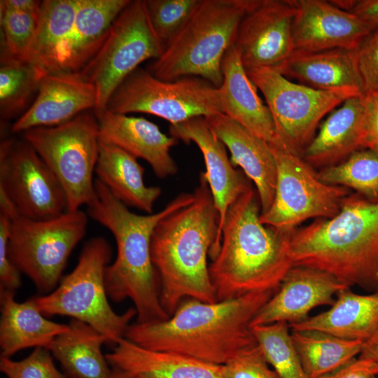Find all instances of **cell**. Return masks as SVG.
I'll use <instances>...</instances> for the list:
<instances>
[{
	"label": "cell",
	"instance_id": "obj_8",
	"mask_svg": "<svg viewBox=\"0 0 378 378\" xmlns=\"http://www.w3.org/2000/svg\"><path fill=\"white\" fill-rule=\"evenodd\" d=\"M0 207L10 216V259L39 291L52 292L61 281L72 251L86 234L88 214L79 209L50 219H31L18 214L2 192Z\"/></svg>",
	"mask_w": 378,
	"mask_h": 378
},
{
	"label": "cell",
	"instance_id": "obj_45",
	"mask_svg": "<svg viewBox=\"0 0 378 378\" xmlns=\"http://www.w3.org/2000/svg\"><path fill=\"white\" fill-rule=\"evenodd\" d=\"M42 1L36 0H1L0 5L6 8L26 12L38 13Z\"/></svg>",
	"mask_w": 378,
	"mask_h": 378
},
{
	"label": "cell",
	"instance_id": "obj_5",
	"mask_svg": "<svg viewBox=\"0 0 378 378\" xmlns=\"http://www.w3.org/2000/svg\"><path fill=\"white\" fill-rule=\"evenodd\" d=\"M289 254L293 266L315 268L349 287L378 291V202L349 194L333 217L295 229Z\"/></svg>",
	"mask_w": 378,
	"mask_h": 378
},
{
	"label": "cell",
	"instance_id": "obj_40",
	"mask_svg": "<svg viewBox=\"0 0 378 378\" xmlns=\"http://www.w3.org/2000/svg\"><path fill=\"white\" fill-rule=\"evenodd\" d=\"M357 62L365 94L378 92V28L358 48Z\"/></svg>",
	"mask_w": 378,
	"mask_h": 378
},
{
	"label": "cell",
	"instance_id": "obj_26",
	"mask_svg": "<svg viewBox=\"0 0 378 378\" xmlns=\"http://www.w3.org/2000/svg\"><path fill=\"white\" fill-rule=\"evenodd\" d=\"M110 366L131 378H224L222 365L142 347L123 337L105 355Z\"/></svg>",
	"mask_w": 378,
	"mask_h": 378
},
{
	"label": "cell",
	"instance_id": "obj_34",
	"mask_svg": "<svg viewBox=\"0 0 378 378\" xmlns=\"http://www.w3.org/2000/svg\"><path fill=\"white\" fill-rule=\"evenodd\" d=\"M323 182L352 189L371 202H378V151L358 150L341 162L318 172Z\"/></svg>",
	"mask_w": 378,
	"mask_h": 378
},
{
	"label": "cell",
	"instance_id": "obj_9",
	"mask_svg": "<svg viewBox=\"0 0 378 378\" xmlns=\"http://www.w3.org/2000/svg\"><path fill=\"white\" fill-rule=\"evenodd\" d=\"M23 139L61 184L67 211L88 205L94 192L93 174L99 146L94 114L85 111L58 125L29 129L23 132Z\"/></svg>",
	"mask_w": 378,
	"mask_h": 378
},
{
	"label": "cell",
	"instance_id": "obj_31",
	"mask_svg": "<svg viewBox=\"0 0 378 378\" xmlns=\"http://www.w3.org/2000/svg\"><path fill=\"white\" fill-rule=\"evenodd\" d=\"M290 335L308 378H319L340 368L359 356L364 345L316 330H290Z\"/></svg>",
	"mask_w": 378,
	"mask_h": 378
},
{
	"label": "cell",
	"instance_id": "obj_28",
	"mask_svg": "<svg viewBox=\"0 0 378 378\" xmlns=\"http://www.w3.org/2000/svg\"><path fill=\"white\" fill-rule=\"evenodd\" d=\"M1 356H11L24 349H48L68 324L52 321L40 312L31 298L23 302L15 299V291L0 290Z\"/></svg>",
	"mask_w": 378,
	"mask_h": 378
},
{
	"label": "cell",
	"instance_id": "obj_21",
	"mask_svg": "<svg viewBox=\"0 0 378 378\" xmlns=\"http://www.w3.org/2000/svg\"><path fill=\"white\" fill-rule=\"evenodd\" d=\"M205 119L228 149L232 164L239 166L255 184L261 214L266 212L272 204L276 181V161L270 144L223 113Z\"/></svg>",
	"mask_w": 378,
	"mask_h": 378
},
{
	"label": "cell",
	"instance_id": "obj_48",
	"mask_svg": "<svg viewBox=\"0 0 378 378\" xmlns=\"http://www.w3.org/2000/svg\"><path fill=\"white\" fill-rule=\"evenodd\" d=\"M375 378H378V377H375Z\"/></svg>",
	"mask_w": 378,
	"mask_h": 378
},
{
	"label": "cell",
	"instance_id": "obj_13",
	"mask_svg": "<svg viewBox=\"0 0 378 378\" xmlns=\"http://www.w3.org/2000/svg\"><path fill=\"white\" fill-rule=\"evenodd\" d=\"M269 144L276 161V188L272 204L260 214V221L292 232L308 219L330 218L337 214L349 190L323 182L301 155Z\"/></svg>",
	"mask_w": 378,
	"mask_h": 378
},
{
	"label": "cell",
	"instance_id": "obj_29",
	"mask_svg": "<svg viewBox=\"0 0 378 378\" xmlns=\"http://www.w3.org/2000/svg\"><path fill=\"white\" fill-rule=\"evenodd\" d=\"M95 174L96 179L127 207L153 213L162 190L146 185L144 168L135 157L115 146L99 141Z\"/></svg>",
	"mask_w": 378,
	"mask_h": 378
},
{
	"label": "cell",
	"instance_id": "obj_10",
	"mask_svg": "<svg viewBox=\"0 0 378 378\" xmlns=\"http://www.w3.org/2000/svg\"><path fill=\"white\" fill-rule=\"evenodd\" d=\"M106 109L125 115L150 114L171 125L223 113L218 88L204 79L187 76L163 80L140 66L114 90Z\"/></svg>",
	"mask_w": 378,
	"mask_h": 378
},
{
	"label": "cell",
	"instance_id": "obj_36",
	"mask_svg": "<svg viewBox=\"0 0 378 378\" xmlns=\"http://www.w3.org/2000/svg\"><path fill=\"white\" fill-rule=\"evenodd\" d=\"M200 2V0H146L151 26L164 48L183 28Z\"/></svg>",
	"mask_w": 378,
	"mask_h": 378
},
{
	"label": "cell",
	"instance_id": "obj_7",
	"mask_svg": "<svg viewBox=\"0 0 378 378\" xmlns=\"http://www.w3.org/2000/svg\"><path fill=\"white\" fill-rule=\"evenodd\" d=\"M111 255L104 237L90 239L72 272L52 292L31 298L37 309L46 316H66L83 321L105 335L108 344L115 346L125 337L136 311L132 307L120 314L109 304L105 272Z\"/></svg>",
	"mask_w": 378,
	"mask_h": 378
},
{
	"label": "cell",
	"instance_id": "obj_20",
	"mask_svg": "<svg viewBox=\"0 0 378 378\" xmlns=\"http://www.w3.org/2000/svg\"><path fill=\"white\" fill-rule=\"evenodd\" d=\"M170 136L186 144L193 142L201 151L205 164L202 172L219 216L218 241L230 205L251 185L234 169L224 144L214 134L204 117H197L170 125Z\"/></svg>",
	"mask_w": 378,
	"mask_h": 378
},
{
	"label": "cell",
	"instance_id": "obj_41",
	"mask_svg": "<svg viewBox=\"0 0 378 378\" xmlns=\"http://www.w3.org/2000/svg\"><path fill=\"white\" fill-rule=\"evenodd\" d=\"M9 228L10 216L0 208V290L15 291L21 286V272L8 254Z\"/></svg>",
	"mask_w": 378,
	"mask_h": 378
},
{
	"label": "cell",
	"instance_id": "obj_15",
	"mask_svg": "<svg viewBox=\"0 0 378 378\" xmlns=\"http://www.w3.org/2000/svg\"><path fill=\"white\" fill-rule=\"evenodd\" d=\"M293 1L258 0L241 20L234 46L246 70H279L295 52Z\"/></svg>",
	"mask_w": 378,
	"mask_h": 378
},
{
	"label": "cell",
	"instance_id": "obj_3",
	"mask_svg": "<svg viewBox=\"0 0 378 378\" xmlns=\"http://www.w3.org/2000/svg\"><path fill=\"white\" fill-rule=\"evenodd\" d=\"M192 200L193 192H183L160 211L137 214L94 179V192L87 205V214L111 232L117 245L115 260L106 269V292L108 298L115 302L131 300L137 323L169 318L160 301L159 279L151 258V239L162 218Z\"/></svg>",
	"mask_w": 378,
	"mask_h": 378
},
{
	"label": "cell",
	"instance_id": "obj_43",
	"mask_svg": "<svg viewBox=\"0 0 378 378\" xmlns=\"http://www.w3.org/2000/svg\"><path fill=\"white\" fill-rule=\"evenodd\" d=\"M378 376V363L358 356L340 368L319 378H375Z\"/></svg>",
	"mask_w": 378,
	"mask_h": 378
},
{
	"label": "cell",
	"instance_id": "obj_47",
	"mask_svg": "<svg viewBox=\"0 0 378 378\" xmlns=\"http://www.w3.org/2000/svg\"><path fill=\"white\" fill-rule=\"evenodd\" d=\"M106 378H131L127 374L121 370L112 368L110 373Z\"/></svg>",
	"mask_w": 378,
	"mask_h": 378
},
{
	"label": "cell",
	"instance_id": "obj_22",
	"mask_svg": "<svg viewBox=\"0 0 378 378\" xmlns=\"http://www.w3.org/2000/svg\"><path fill=\"white\" fill-rule=\"evenodd\" d=\"M131 0H80L73 27L58 47L48 73L78 72L106 38L114 20Z\"/></svg>",
	"mask_w": 378,
	"mask_h": 378
},
{
	"label": "cell",
	"instance_id": "obj_44",
	"mask_svg": "<svg viewBox=\"0 0 378 378\" xmlns=\"http://www.w3.org/2000/svg\"><path fill=\"white\" fill-rule=\"evenodd\" d=\"M374 29L378 28V0H359L350 10Z\"/></svg>",
	"mask_w": 378,
	"mask_h": 378
},
{
	"label": "cell",
	"instance_id": "obj_12",
	"mask_svg": "<svg viewBox=\"0 0 378 378\" xmlns=\"http://www.w3.org/2000/svg\"><path fill=\"white\" fill-rule=\"evenodd\" d=\"M246 72L262 93L272 114L277 144L302 155L328 113L350 97L348 91H326L291 82L280 71L253 69Z\"/></svg>",
	"mask_w": 378,
	"mask_h": 378
},
{
	"label": "cell",
	"instance_id": "obj_11",
	"mask_svg": "<svg viewBox=\"0 0 378 378\" xmlns=\"http://www.w3.org/2000/svg\"><path fill=\"white\" fill-rule=\"evenodd\" d=\"M164 50L149 20L146 0L130 1L113 22L97 53L78 71L95 87L93 111L105 109L125 78L143 62L160 57Z\"/></svg>",
	"mask_w": 378,
	"mask_h": 378
},
{
	"label": "cell",
	"instance_id": "obj_35",
	"mask_svg": "<svg viewBox=\"0 0 378 378\" xmlns=\"http://www.w3.org/2000/svg\"><path fill=\"white\" fill-rule=\"evenodd\" d=\"M251 329L266 360L279 378H308L293 344L288 323L257 325Z\"/></svg>",
	"mask_w": 378,
	"mask_h": 378
},
{
	"label": "cell",
	"instance_id": "obj_30",
	"mask_svg": "<svg viewBox=\"0 0 378 378\" xmlns=\"http://www.w3.org/2000/svg\"><path fill=\"white\" fill-rule=\"evenodd\" d=\"M105 335L90 325L71 318L68 328L57 335L48 350L69 378H106L111 369L102 351Z\"/></svg>",
	"mask_w": 378,
	"mask_h": 378
},
{
	"label": "cell",
	"instance_id": "obj_23",
	"mask_svg": "<svg viewBox=\"0 0 378 378\" xmlns=\"http://www.w3.org/2000/svg\"><path fill=\"white\" fill-rule=\"evenodd\" d=\"M222 73L218 91L223 113L254 135L274 143L276 132L272 114L258 95L234 45L224 56Z\"/></svg>",
	"mask_w": 378,
	"mask_h": 378
},
{
	"label": "cell",
	"instance_id": "obj_1",
	"mask_svg": "<svg viewBox=\"0 0 378 378\" xmlns=\"http://www.w3.org/2000/svg\"><path fill=\"white\" fill-rule=\"evenodd\" d=\"M275 292L214 302L186 299L164 321L130 324L125 338L146 349L223 365L257 344L251 321Z\"/></svg>",
	"mask_w": 378,
	"mask_h": 378
},
{
	"label": "cell",
	"instance_id": "obj_16",
	"mask_svg": "<svg viewBox=\"0 0 378 378\" xmlns=\"http://www.w3.org/2000/svg\"><path fill=\"white\" fill-rule=\"evenodd\" d=\"M295 51L317 52L344 48L357 50L374 29L355 14L330 1L293 0Z\"/></svg>",
	"mask_w": 378,
	"mask_h": 378
},
{
	"label": "cell",
	"instance_id": "obj_19",
	"mask_svg": "<svg viewBox=\"0 0 378 378\" xmlns=\"http://www.w3.org/2000/svg\"><path fill=\"white\" fill-rule=\"evenodd\" d=\"M94 85L78 72L46 74L31 106L13 124V133L38 127L66 122L89 109L95 108Z\"/></svg>",
	"mask_w": 378,
	"mask_h": 378
},
{
	"label": "cell",
	"instance_id": "obj_24",
	"mask_svg": "<svg viewBox=\"0 0 378 378\" xmlns=\"http://www.w3.org/2000/svg\"><path fill=\"white\" fill-rule=\"evenodd\" d=\"M365 148L363 96L353 97L330 112L302 156L313 167L341 162Z\"/></svg>",
	"mask_w": 378,
	"mask_h": 378
},
{
	"label": "cell",
	"instance_id": "obj_38",
	"mask_svg": "<svg viewBox=\"0 0 378 378\" xmlns=\"http://www.w3.org/2000/svg\"><path fill=\"white\" fill-rule=\"evenodd\" d=\"M0 370L8 378H69L57 368L50 351L43 347L34 348L20 360L1 356Z\"/></svg>",
	"mask_w": 378,
	"mask_h": 378
},
{
	"label": "cell",
	"instance_id": "obj_6",
	"mask_svg": "<svg viewBox=\"0 0 378 378\" xmlns=\"http://www.w3.org/2000/svg\"><path fill=\"white\" fill-rule=\"evenodd\" d=\"M258 0H200L193 13L148 71L163 80L199 77L216 88L223 80L224 56L238 26Z\"/></svg>",
	"mask_w": 378,
	"mask_h": 378
},
{
	"label": "cell",
	"instance_id": "obj_39",
	"mask_svg": "<svg viewBox=\"0 0 378 378\" xmlns=\"http://www.w3.org/2000/svg\"><path fill=\"white\" fill-rule=\"evenodd\" d=\"M222 368L224 378H279L258 344L239 354Z\"/></svg>",
	"mask_w": 378,
	"mask_h": 378
},
{
	"label": "cell",
	"instance_id": "obj_14",
	"mask_svg": "<svg viewBox=\"0 0 378 378\" xmlns=\"http://www.w3.org/2000/svg\"><path fill=\"white\" fill-rule=\"evenodd\" d=\"M0 192L18 214L28 218L50 219L67 211L61 184L24 139L6 138L1 142Z\"/></svg>",
	"mask_w": 378,
	"mask_h": 378
},
{
	"label": "cell",
	"instance_id": "obj_25",
	"mask_svg": "<svg viewBox=\"0 0 378 378\" xmlns=\"http://www.w3.org/2000/svg\"><path fill=\"white\" fill-rule=\"evenodd\" d=\"M285 77L326 91H348L363 96L357 50L335 48L317 52L295 51L279 70Z\"/></svg>",
	"mask_w": 378,
	"mask_h": 378
},
{
	"label": "cell",
	"instance_id": "obj_27",
	"mask_svg": "<svg viewBox=\"0 0 378 378\" xmlns=\"http://www.w3.org/2000/svg\"><path fill=\"white\" fill-rule=\"evenodd\" d=\"M289 327L290 330H316L365 342L378 328V291L358 294L351 288H344L330 309Z\"/></svg>",
	"mask_w": 378,
	"mask_h": 378
},
{
	"label": "cell",
	"instance_id": "obj_2",
	"mask_svg": "<svg viewBox=\"0 0 378 378\" xmlns=\"http://www.w3.org/2000/svg\"><path fill=\"white\" fill-rule=\"evenodd\" d=\"M219 216L202 171L189 204L162 218L151 239L162 307L170 316L186 299L216 302L208 255L219 249Z\"/></svg>",
	"mask_w": 378,
	"mask_h": 378
},
{
	"label": "cell",
	"instance_id": "obj_17",
	"mask_svg": "<svg viewBox=\"0 0 378 378\" xmlns=\"http://www.w3.org/2000/svg\"><path fill=\"white\" fill-rule=\"evenodd\" d=\"M346 288L351 287L327 272L293 266L279 288L253 318L251 326L302 322L316 307L332 306L334 296Z\"/></svg>",
	"mask_w": 378,
	"mask_h": 378
},
{
	"label": "cell",
	"instance_id": "obj_32",
	"mask_svg": "<svg viewBox=\"0 0 378 378\" xmlns=\"http://www.w3.org/2000/svg\"><path fill=\"white\" fill-rule=\"evenodd\" d=\"M80 0H43L38 24L22 59L48 74L53 57L70 33Z\"/></svg>",
	"mask_w": 378,
	"mask_h": 378
},
{
	"label": "cell",
	"instance_id": "obj_46",
	"mask_svg": "<svg viewBox=\"0 0 378 378\" xmlns=\"http://www.w3.org/2000/svg\"><path fill=\"white\" fill-rule=\"evenodd\" d=\"M360 358L370 359L378 363V328L374 335L364 342Z\"/></svg>",
	"mask_w": 378,
	"mask_h": 378
},
{
	"label": "cell",
	"instance_id": "obj_37",
	"mask_svg": "<svg viewBox=\"0 0 378 378\" xmlns=\"http://www.w3.org/2000/svg\"><path fill=\"white\" fill-rule=\"evenodd\" d=\"M38 12L17 11L0 5L1 52L22 57L36 31Z\"/></svg>",
	"mask_w": 378,
	"mask_h": 378
},
{
	"label": "cell",
	"instance_id": "obj_42",
	"mask_svg": "<svg viewBox=\"0 0 378 378\" xmlns=\"http://www.w3.org/2000/svg\"><path fill=\"white\" fill-rule=\"evenodd\" d=\"M365 119V148L378 151V92L363 96Z\"/></svg>",
	"mask_w": 378,
	"mask_h": 378
},
{
	"label": "cell",
	"instance_id": "obj_4",
	"mask_svg": "<svg viewBox=\"0 0 378 378\" xmlns=\"http://www.w3.org/2000/svg\"><path fill=\"white\" fill-rule=\"evenodd\" d=\"M258 194L250 186L228 209L220 248L209 266L216 301L248 293L276 290L293 266L292 232L260 221Z\"/></svg>",
	"mask_w": 378,
	"mask_h": 378
},
{
	"label": "cell",
	"instance_id": "obj_33",
	"mask_svg": "<svg viewBox=\"0 0 378 378\" xmlns=\"http://www.w3.org/2000/svg\"><path fill=\"white\" fill-rule=\"evenodd\" d=\"M0 58V113L4 119H9L22 112L34 93H38L46 73L4 52H1Z\"/></svg>",
	"mask_w": 378,
	"mask_h": 378
},
{
	"label": "cell",
	"instance_id": "obj_18",
	"mask_svg": "<svg viewBox=\"0 0 378 378\" xmlns=\"http://www.w3.org/2000/svg\"><path fill=\"white\" fill-rule=\"evenodd\" d=\"M93 112L99 141L144 160L160 178L178 172V166L170 154V148L178 144V139L164 134L156 124L143 117L113 113L106 108Z\"/></svg>",
	"mask_w": 378,
	"mask_h": 378
}]
</instances>
